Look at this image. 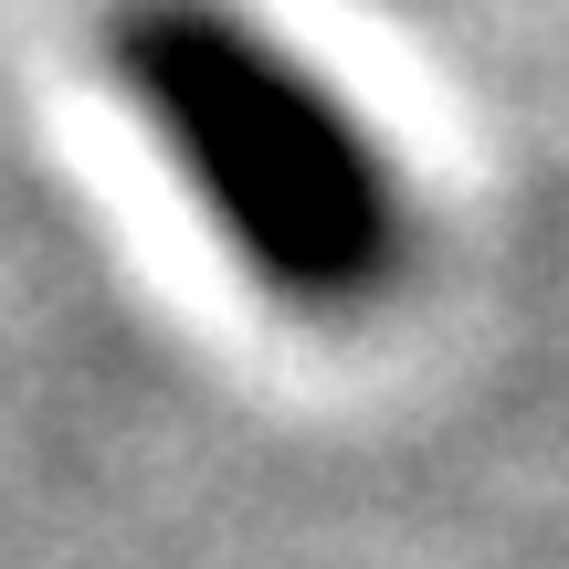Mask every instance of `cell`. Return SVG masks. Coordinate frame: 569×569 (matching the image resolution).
I'll return each mask as SVG.
<instances>
[{"instance_id": "6da1fadb", "label": "cell", "mask_w": 569, "mask_h": 569, "mask_svg": "<svg viewBox=\"0 0 569 569\" xmlns=\"http://www.w3.org/2000/svg\"><path fill=\"white\" fill-rule=\"evenodd\" d=\"M106 63L264 296L296 317H359L401 284V180L348 96L317 84L264 21L232 0H117Z\"/></svg>"}]
</instances>
